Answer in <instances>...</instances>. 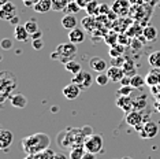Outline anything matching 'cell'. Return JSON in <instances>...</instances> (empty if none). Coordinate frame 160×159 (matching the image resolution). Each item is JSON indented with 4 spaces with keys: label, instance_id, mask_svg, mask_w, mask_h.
<instances>
[{
    "label": "cell",
    "instance_id": "7",
    "mask_svg": "<svg viewBox=\"0 0 160 159\" xmlns=\"http://www.w3.org/2000/svg\"><path fill=\"white\" fill-rule=\"evenodd\" d=\"M112 11L116 13L119 17H126L130 14V8H132V4H130L129 0H114L111 4Z\"/></svg>",
    "mask_w": 160,
    "mask_h": 159
},
{
    "label": "cell",
    "instance_id": "19",
    "mask_svg": "<svg viewBox=\"0 0 160 159\" xmlns=\"http://www.w3.org/2000/svg\"><path fill=\"white\" fill-rule=\"evenodd\" d=\"M142 36L147 41L155 43L156 40H158V29L155 26H152V25H147V26L142 29Z\"/></svg>",
    "mask_w": 160,
    "mask_h": 159
},
{
    "label": "cell",
    "instance_id": "1",
    "mask_svg": "<svg viewBox=\"0 0 160 159\" xmlns=\"http://www.w3.org/2000/svg\"><path fill=\"white\" fill-rule=\"evenodd\" d=\"M21 146L26 154L36 155L41 151L49 148L51 146V137L47 133H33L30 136H26L21 140Z\"/></svg>",
    "mask_w": 160,
    "mask_h": 159
},
{
    "label": "cell",
    "instance_id": "17",
    "mask_svg": "<svg viewBox=\"0 0 160 159\" xmlns=\"http://www.w3.org/2000/svg\"><path fill=\"white\" fill-rule=\"evenodd\" d=\"M10 103L15 108H25L28 106V99L22 93H14V95L10 97Z\"/></svg>",
    "mask_w": 160,
    "mask_h": 159
},
{
    "label": "cell",
    "instance_id": "41",
    "mask_svg": "<svg viewBox=\"0 0 160 159\" xmlns=\"http://www.w3.org/2000/svg\"><path fill=\"white\" fill-rule=\"evenodd\" d=\"M111 7L108 4H105V3H101L100 4V8H99V14H101V15H108V14L111 13Z\"/></svg>",
    "mask_w": 160,
    "mask_h": 159
},
{
    "label": "cell",
    "instance_id": "52",
    "mask_svg": "<svg viewBox=\"0 0 160 159\" xmlns=\"http://www.w3.org/2000/svg\"><path fill=\"white\" fill-rule=\"evenodd\" d=\"M156 110H158L159 113H160V102H159V103H156Z\"/></svg>",
    "mask_w": 160,
    "mask_h": 159
},
{
    "label": "cell",
    "instance_id": "5",
    "mask_svg": "<svg viewBox=\"0 0 160 159\" xmlns=\"http://www.w3.org/2000/svg\"><path fill=\"white\" fill-rule=\"evenodd\" d=\"M93 77H92V74L89 73V71H86V70H81L79 73L77 74H74L72 75V80H71V82H74V84H77L81 89H88L90 85L93 84Z\"/></svg>",
    "mask_w": 160,
    "mask_h": 159
},
{
    "label": "cell",
    "instance_id": "10",
    "mask_svg": "<svg viewBox=\"0 0 160 159\" xmlns=\"http://www.w3.org/2000/svg\"><path fill=\"white\" fill-rule=\"evenodd\" d=\"M62 92H63V96L66 97V99L74 100V99H77V97H79V95H81V88H79L77 84H74V82H70L68 85L64 86Z\"/></svg>",
    "mask_w": 160,
    "mask_h": 159
},
{
    "label": "cell",
    "instance_id": "9",
    "mask_svg": "<svg viewBox=\"0 0 160 159\" xmlns=\"http://www.w3.org/2000/svg\"><path fill=\"white\" fill-rule=\"evenodd\" d=\"M89 66L93 71L104 73V71H107V69H108V63L105 62V59H103V58L93 56V58H90V60H89Z\"/></svg>",
    "mask_w": 160,
    "mask_h": 159
},
{
    "label": "cell",
    "instance_id": "37",
    "mask_svg": "<svg viewBox=\"0 0 160 159\" xmlns=\"http://www.w3.org/2000/svg\"><path fill=\"white\" fill-rule=\"evenodd\" d=\"M145 107H147V97L145 96H140L137 100H134V110L140 111L141 108H145Z\"/></svg>",
    "mask_w": 160,
    "mask_h": 159
},
{
    "label": "cell",
    "instance_id": "32",
    "mask_svg": "<svg viewBox=\"0 0 160 159\" xmlns=\"http://www.w3.org/2000/svg\"><path fill=\"white\" fill-rule=\"evenodd\" d=\"M79 10H81V7L78 6V3L75 2V0H70L68 6L66 7V10H64V14H77Z\"/></svg>",
    "mask_w": 160,
    "mask_h": 159
},
{
    "label": "cell",
    "instance_id": "31",
    "mask_svg": "<svg viewBox=\"0 0 160 159\" xmlns=\"http://www.w3.org/2000/svg\"><path fill=\"white\" fill-rule=\"evenodd\" d=\"M94 81H96V84L97 85H100V86H105L108 84V82L111 81L110 77H108V74L107 73H99L97 74V77L94 78Z\"/></svg>",
    "mask_w": 160,
    "mask_h": 159
},
{
    "label": "cell",
    "instance_id": "2",
    "mask_svg": "<svg viewBox=\"0 0 160 159\" xmlns=\"http://www.w3.org/2000/svg\"><path fill=\"white\" fill-rule=\"evenodd\" d=\"M17 75L11 73V71H2L0 73V102H6L7 99H10L14 95L17 85H18Z\"/></svg>",
    "mask_w": 160,
    "mask_h": 159
},
{
    "label": "cell",
    "instance_id": "8",
    "mask_svg": "<svg viewBox=\"0 0 160 159\" xmlns=\"http://www.w3.org/2000/svg\"><path fill=\"white\" fill-rule=\"evenodd\" d=\"M158 132H159V125L155 121H149L142 125V131L140 132L141 135L140 137L141 139H153L158 135Z\"/></svg>",
    "mask_w": 160,
    "mask_h": 159
},
{
    "label": "cell",
    "instance_id": "44",
    "mask_svg": "<svg viewBox=\"0 0 160 159\" xmlns=\"http://www.w3.org/2000/svg\"><path fill=\"white\" fill-rule=\"evenodd\" d=\"M75 2L78 3V6L81 7V10H82V8H86L88 3H89V2H92V0H75Z\"/></svg>",
    "mask_w": 160,
    "mask_h": 159
},
{
    "label": "cell",
    "instance_id": "35",
    "mask_svg": "<svg viewBox=\"0 0 160 159\" xmlns=\"http://www.w3.org/2000/svg\"><path fill=\"white\" fill-rule=\"evenodd\" d=\"M133 86L132 85H122L121 88L118 89V96H130L133 92Z\"/></svg>",
    "mask_w": 160,
    "mask_h": 159
},
{
    "label": "cell",
    "instance_id": "50",
    "mask_svg": "<svg viewBox=\"0 0 160 159\" xmlns=\"http://www.w3.org/2000/svg\"><path fill=\"white\" fill-rule=\"evenodd\" d=\"M23 159H36V155H30V154H26V156Z\"/></svg>",
    "mask_w": 160,
    "mask_h": 159
},
{
    "label": "cell",
    "instance_id": "29",
    "mask_svg": "<svg viewBox=\"0 0 160 159\" xmlns=\"http://www.w3.org/2000/svg\"><path fill=\"white\" fill-rule=\"evenodd\" d=\"M99 8H100V4L99 2H96V0H92V2L88 3V6H86V14L88 15H96V14H99Z\"/></svg>",
    "mask_w": 160,
    "mask_h": 159
},
{
    "label": "cell",
    "instance_id": "14",
    "mask_svg": "<svg viewBox=\"0 0 160 159\" xmlns=\"http://www.w3.org/2000/svg\"><path fill=\"white\" fill-rule=\"evenodd\" d=\"M12 141H14L12 132L7 131V129H2V131H0V148L7 151L8 147L12 144Z\"/></svg>",
    "mask_w": 160,
    "mask_h": 159
},
{
    "label": "cell",
    "instance_id": "27",
    "mask_svg": "<svg viewBox=\"0 0 160 159\" xmlns=\"http://www.w3.org/2000/svg\"><path fill=\"white\" fill-rule=\"evenodd\" d=\"M145 84H147V81H145V77H142V75H140V74H134L133 77H132V82H130V85H132L134 89H140V88H142Z\"/></svg>",
    "mask_w": 160,
    "mask_h": 159
},
{
    "label": "cell",
    "instance_id": "26",
    "mask_svg": "<svg viewBox=\"0 0 160 159\" xmlns=\"http://www.w3.org/2000/svg\"><path fill=\"white\" fill-rule=\"evenodd\" d=\"M148 62L153 69H160V51H153L149 54Z\"/></svg>",
    "mask_w": 160,
    "mask_h": 159
},
{
    "label": "cell",
    "instance_id": "46",
    "mask_svg": "<svg viewBox=\"0 0 160 159\" xmlns=\"http://www.w3.org/2000/svg\"><path fill=\"white\" fill-rule=\"evenodd\" d=\"M52 159H70V158H67L66 155L62 154V152H55V155H53Z\"/></svg>",
    "mask_w": 160,
    "mask_h": 159
},
{
    "label": "cell",
    "instance_id": "13",
    "mask_svg": "<svg viewBox=\"0 0 160 159\" xmlns=\"http://www.w3.org/2000/svg\"><path fill=\"white\" fill-rule=\"evenodd\" d=\"M116 106L125 111V113H130L132 110H134V100L130 96H118Z\"/></svg>",
    "mask_w": 160,
    "mask_h": 159
},
{
    "label": "cell",
    "instance_id": "42",
    "mask_svg": "<svg viewBox=\"0 0 160 159\" xmlns=\"http://www.w3.org/2000/svg\"><path fill=\"white\" fill-rule=\"evenodd\" d=\"M22 2L26 7H34V4L38 3V0H22Z\"/></svg>",
    "mask_w": 160,
    "mask_h": 159
},
{
    "label": "cell",
    "instance_id": "15",
    "mask_svg": "<svg viewBox=\"0 0 160 159\" xmlns=\"http://www.w3.org/2000/svg\"><path fill=\"white\" fill-rule=\"evenodd\" d=\"M107 74L112 82H121L122 78L125 77V70L123 67H118V66H111L107 69Z\"/></svg>",
    "mask_w": 160,
    "mask_h": 159
},
{
    "label": "cell",
    "instance_id": "30",
    "mask_svg": "<svg viewBox=\"0 0 160 159\" xmlns=\"http://www.w3.org/2000/svg\"><path fill=\"white\" fill-rule=\"evenodd\" d=\"M25 28H26V30L29 32V34H30V36L40 30L38 23H37V21H36V19H29L28 22L25 23Z\"/></svg>",
    "mask_w": 160,
    "mask_h": 159
},
{
    "label": "cell",
    "instance_id": "11",
    "mask_svg": "<svg viewBox=\"0 0 160 159\" xmlns=\"http://www.w3.org/2000/svg\"><path fill=\"white\" fill-rule=\"evenodd\" d=\"M85 30L81 28H74L71 30H68V41L74 43V44H81V43L85 41Z\"/></svg>",
    "mask_w": 160,
    "mask_h": 159
},
{
    "label": "cell",
    "instance_id": "23",
    "mask_svg": "<svg viewBox=\"0 0 160 159\" xmlns=\"http://www.w3.org/2000/svg\"><path fill=\"white\" fill-rule=\"evenodd\" d=\"M145 81H147V84L149 86H155L156 84H159V82H160V73H159V70L149 71V73L147 74V77H145Z\"/></svg>",
    "mask_w": 160,
    "mask_h": 159
},
{
    "label": "cell",
    "instance_id": "38",
    "mask_svg": "<svg viewBox=\"0 0 160 159\" xmlns=\"http://www.w3.org/2000/svg\"><path fill=\"white\" fill-rule=\"evenodd\" d=\"M0 45H2V48L4 49V51H10V49H12V47H14V41L11 38H3L2 40V43H0Z\"/></svg>",
    "mask_w": 160,
    "mask_h": 159
},
{
    "label": "cell",
    "instance_id": "28",
    "mask_svg": "<svg viewBox=\"0 0 160 159\" xmlns=\"http://www.w3.org/2000/svg\"><path fill=\"white\" fill-rule=\"evenodd\" d=\"M68 3H70V0H52V10L58 13L64 11Z\"/></svg>",
    "mask_w": 160,
    "mask_h": 159
},
{
    "label": "cell",
    "instance_id": "12",
    "mask_svg": "<svg viewBox=\"0 0 160 159\" xmlns=\"http://www.w3.org/2000/svg\"><path fill=\"white\" fill-rule=\"evenodd\" d=\"M126 124L130 126H134V128H138L142 122V115L138 110H132L130 113H126V118H125Z\"/></svg>",
    "mask_w": 160,
    "mask_h": 159
},
{
    "label": "cell",
    "instance_id": "3",
    "mask_svg": "<svg viewBox=\"0 0 160 159\" xmlns=\"http://www.w3.org/2000/svg\"><path fill=\"white\" fill-rule=\"evenodd\" d=\"M77 52H78V48H77V44L68 41V43H62L55 48V51L51 54V59L53 60H59L62 63H67L72 60L75 56H77Z\"/></svg>",
    "mask_w": 160,
    "mask_h": 159
},
{
    "label": "cell",
    "instance_id": "4",
    "mask_svg": "<svg viewBox=\"0 0 160 159\" xmlns=\"http://www.w3.org/2000/svg\"><path fill=\"white\" fill-rule=\"evenodd\" d=\"M103 146H104L103 136L96 135V133L89 135L85 139V141H83V147H85V150L88 151V152H93V154L101 152V151H103Z\"/></svg>",
    "mask_w": 160,
    "mask_h": 159
},
{
    "label": "cell",
    "instance_id": "47",
    "mask_svg": "<svg viewBox=\"0 0 160 159\" xmlns=\"http://www.w3.org/2000/svg\"><path fill=\"white\" fill-rule=\"evenodd\" d=\"M129 2H130V4H132V6H142L144 4V0H129Z\"/></svg>",
    "mask_w": 160,
    "mask_h": 159
},
{
    "label": "cell",
    "instance_id": "48",
    "mask_svg": "<svg viewBox=\"0 0 160 159\" xmlns=\"http://www.w3.org/2000/svg\"><path fill=\"white\" fill-rule=\"evenodd\" d=\"M144 3L145 4H148V6H151V7H153V6H156L159 3V0H144Z\"/></svg>",
    "mask_w": 160,
    "mask_h": 159
},
{
    "label": "cell",
    "instance_id": "45",
    "mask_svg": "<svg viewBox=\"0 0 160 159\" xmlns=\"http://www.w3.org/2000/svg\"><path fill=\"white\" fill-rule=\"evenodd\" d=\"M82 159H97V158H96V154H93V152H88V151H86Z\"/></svg>",
    "mask_w": 160,
    "mask_h": 159
},
{
    "label": "cell",
    "instance_id": "49",
    "mask_svg": "<svg viewBox=\"0 0 160 159\" xmlns=\"http://www.w3.org/2000/svg\"><path fill=\"white\" fill-rule=\"evenodd\" d=\"M41 36H42V32H41V30H38V32H36L34 34H32V40H36V38H41Z\"/></svg>",
    "mask_w": 160,
    "mask_h": 159
},
{
    "label": "cell",
    "instance_id": "20",
    "mask_svg": "<svg viewBox=\"0 0 160 159\" xmlns=\"http://www.w3.org/2000/svg\"><path fill=\"white\" fill-rule=\"evenodd\" d=\"M33 10L38 14H44L52 10V0H38L37 4H34Z\"/></svg>",
    "mask_w": 160,
    "mask_h": 159
},
{
    "label": "cell",
    "instance_id": "21",
    "mask_svg": "<svg viewBox=\"0 0 160 159\" xmlns=\"http://www.w3.org/2000/svg\"><path fill=\"white\" fill-rule=\"evenodd\" d=\"M81 23H82L83 29H85V30H89V32H92L94 28H99L97 26V21H96V18H94V15H88V14H86V17L81 21Z\"/></svg>",
    "mask_w": 160,
    "mask_h": 159
},
{
    "label": "cell",
    "instance_id": "6",
    "mask_svg": "<svg viewBox=\"0 0 160 159\" xmlns=\"http://www.w3.org/2000/svg\"><path fill=\"white\" fill-rule=\"evenodd\" d=\"M15 17H18V10L12 2H7L6 4L0 6V18L2 19L11 22V19H14Z\"/></svg>",
    "mask_w": 160,
    "mask_h": 159
},
{
    "label": "cell",
    "instance_id": "53",
    "mask_svg": "<svg viewBox=\"0 0 160 159\" xmlns=\"http://www.w3.org/2000/svg\"><path fill=\"white\" fill-rule=\"evenodd\" d=\"M8 2V0H0V6H3V4H6V3Z\"/></svg>",
    "mask_w": 160,
    "mask_h": 159
},
{
    "label": "cell",
    "instance_id": "25",
    "mask_svg": "<svg viewBox=\"0 0 160 159\" xmlns=\"http://www.w3.org/2000/svg\"><path fill=\"white\" fill-rule=\"evenodd\" d=\"M123 54H125V45L122 44H115L112 45L110 49H108V55L111 58H118V56H123Z\"/></svg>",
    "mask_w": 160,
    "mask_h": 159
},
{
    "label": "cell",
    "instance_id": "22",
    "mask_svg": "<svg viewBox=\"0 0 160 159\" xmlns=\"http://www.w3.org/2000/svg\"><path fill=\"white\" fill-rule=\"evenodd\" d=\"M85 152H86V150H85V147H83V144H79V146H75L70 150L68 158L70 159H82Z\"/></svg>",
    "mask_w": 160,
    "mask_h": 159
},
{
    "label": "cell",
    "instance_id": "54",
    "mask_svg": "<svg viewBox=\"0 0 160 159\" xmlns=\"http://www.w3.org/2000/svg\"><path fill=\"white\" fill-rule=\"evenodd\" d=\"M122 159H133V158H130V156H125V158H122Z\"/></svg>",
    "mask_w": 160,
    "mask_h": 159
},
{
    "label": "cell",
    "instance_id": "18",
    "mask_svg": "<svg viewBox=\"0 0 160 159\" xmlns=\"http://www.w3.org/2000/svg\"><path fill=\"white\" fill-rule=\"evenodd\" d=\"M14 37H15L18 41L25 43L29 40L30 34H29V32L26 30L25 25H15V28H14Z\"/></svg>",
    "mask_w": 160,
    "mask_h": 159
},
{
    "label": "cell",
    "instance_id": "16",
    "mask_svg": "<svg viewBox=\"0 0 160 159\" xmlns=\"http://www.w3.org/2000/svg\"><path fill=\"white\" fill-rule=\"evenodd\" d=\"M60 22H62V26L66 29V30H71V29L77 28L78 19L75 17V14H64Z\"/></svg>",
    "mask_w": 160,
    "mask_h": 159
},
{
    "label": "cell",
    "instance_id": "36",
    "mask_svg": "<svg viewBox=\"0 0 160 159\" xmlns=\"http://www.w3.org/2000/svg\"><path fill=\"white\" fill-rule=\"evenodd\" d=\"M104 41L107 43L108 45H115V44H118L119 43V36L118 34H115V33H111V34H107L104 37Z\"/></svg>",
    "mask_w": 160,
    "mask_h": 159
},
{
    "label": "cell",
    "instance_id": "33",
    "mask_svg": "<svg viewBox=\"0 0 160 159\" xmlns=\"http://www.w3.org/2000/svg\"><path fill=\"white\" fill-rule=\"evenodd\" d=\"M123 70H125V74L129 75V77H133L136 73V67H134V63L130 62V60H126L125 64H123Z\"/></svg>",
    "mask_w": 160,
    "mask_h": 159
},
{
    "label": "cell",
    "instance_id": "24",
    "mask_svg": "<svg viewBox=\"0 0 160 159\" xmlns=\"http://www.w3.org/2000/svg\"><path fill=\"white\" fill-rule=\"evenodd\" d=\"M64 69H66V71L71 73L72 75L77 74V73H79V71L82 70L81 63L77 62V60H74V59L70 60V62H67V63H64Z\"/></svg>",
    "mask_w": 160,
    "mask_h": 159
},
{
    "label": "cell",
    "instance_id": "39",
    "mask_svg": "<svg viewBox=\"0 0 160 159\" xmlns=\"http://www.w3.org/2000/svg\"><path fill=\"white\" fill-rule=\"evenodd\" d=\"M126 59L123 56H118V58H112L111 59V66H118V67H123Z\"/></svg>",
    "mask_w": 160,
    "mask_h": 159
},
{
    "label": "cell",
    "instance_id": "43",
    "mask_svg": "<svg viewBox=\"0 0 160 159\" xmlns=\"http://www.w3.org/2000/svg\"><path fill=\"white\" fill-rule=\"evenodd\" d=\"M127 43H129V38H127V36L126 34H119V44H122V45H126Z\"/></svg>",
    "mask_w": 160,
    "mask_h": 159
},
{
    "label": "cell",
    "instance_id": "51",
    "mask_svg": "<svg viewBox=\"0 0 160 159\" xmlns=\"http://www.w3.org/2000/svg\"><path fill=\"white\" fill-rule=\"evenodd\" d=\"M10 23H12V25H19V23H18V17H15L14 19H11V22H10Z\"/></svg>",
    "mask_w": 160,
    "mask_h": 159
},
{
    "label": "cell",
    "instance_id": "40",
    "mask_svg": "<svg viewBox=\"0 0 160 159\" xmlns=\"http://www.w3.org/2000/svg\"><path fill=\"white\" fill-rule=\"evenodd\" d=\"M32 47L36 51H40L41 48H44V40L42 38H36V40H32Z\"/></svg>",
    "mask_w": 160,
    "mask_h": 159
},
{
    "label": "cell",
    "instance_id": "34",
    "mask_svg": "<svg viewBox=\"0 0 160 159\" xmlns=\"http://www.w3.org/2000/svg\"><path fill=\"white\" fill-rule=\"evenodd\" d=\"M53 155H55V151H52L51 148H47L41 152L36 154V159H52Z\"/></svg>",
    "mask_w": 160,
    "mask_h": 159
}]
</instances>
